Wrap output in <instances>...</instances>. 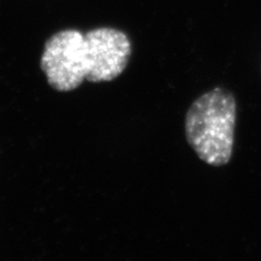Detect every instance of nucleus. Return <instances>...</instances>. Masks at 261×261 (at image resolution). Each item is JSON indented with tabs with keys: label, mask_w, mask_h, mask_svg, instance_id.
Wrapping results in <instances>:
<instances>
[{
	"label": "nucleus",
	"mask_w": 261,
	"mask_h": 261,
	"mask_svg": "<svg viewBox=\"0 0 261 261\" xmlns=\"http://www.w3.org/2000/svg\"><path fill=\"white\" fill-rule=\"evenodd\" d=\"M236 102L222 88L200 96L186 114L187 142L197 156L214 167L230 161L234 145Z\"/></svg>",
	"instance_id": "1"
},
{
	"label": "nucleus",
	"mask_w": 261,
	"mask_h": 261,
	"mask_svg": "<svg viewBox=\"0 0 261 261\" xmlns=\"http://www.w3.org/2000/svg\"><path fill=\"white\" fill-rule=\"evenodd\" d=\"M48 83L59 92H70L86 80L85 36L76 30H65L48 39L42 57Z\"/></svg>",
	"instance_id": "2"
},
{
	"label": "nucleus",
	"mask_w": 261,
	"mask_h": 261,
	"mask_svg": "<svg viewBox=\"0 0 261 261\" xmlns=\"http://www.w3.org/2000/svg\"><path fill=\"white\" fill-rule=\"evenodd\" d=\"M85 36L86 80L92 83L110 82L122 74L128 63L130 42L121 31L99 28Z\"/></svg>",
	"instance_id": "3"
}]
</instances>
